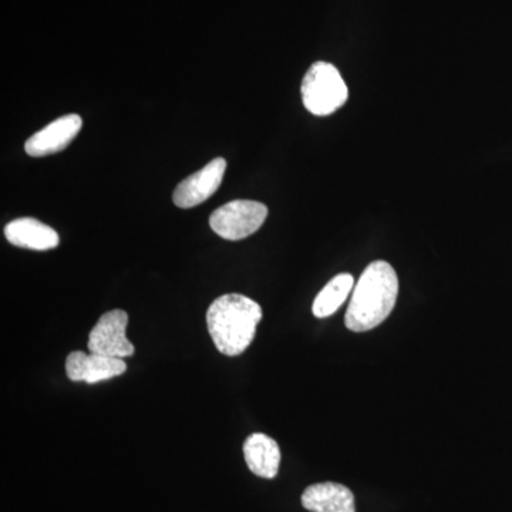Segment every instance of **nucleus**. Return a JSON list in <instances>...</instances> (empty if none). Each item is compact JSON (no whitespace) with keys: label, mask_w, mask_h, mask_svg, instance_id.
<instances>
[{"label":"nucleus","mask_w":512,"mask_h":512,"mask_svg":"<svg viewBox=\"0 0 512 512\" xmlns=\"http://www.w3.org/2000/svg\"><path fill=\"white\" fill-rule=\"evenodd\" d=\"M399 295V278L386 261L367 265L353 288L345 325L352 332H367L389 318Z\"/></svg>","instance_id":"f257e3e1"},{"label":"nucleus","mask_w":512,"mask_h":512,"mask_svg":"<svg viewBox=\"0 0 512 512\" xmlns=\"http://www.w3.org/2000/svg\"><path fill=\"white\" fill-rule=\"evenodd\" d=\"M261 319L259 303L239 293L220 296L207 311L208 332L225 356H238L249 348Z\"/></svg>","instance_id":"f03ea898"},{"label":"nucleus","mask_w":512,"mask_h":512,"mask_svg":"<svg viewBox=\"0 0 512 512\" xmlns=\"http://www.w3.org/2000/svg\"><path fill=\"white\" fill-rule=\"evenodd\" d=\"M303 106L315 116H330L348 101L349 89L338 67L328 62L313 63L303 77Z\"/></svg>","instance_id":"7ed1b4c3"},{"label":"nucleus","mask_w":512,"mask_h":512,"mask_svg":"<svg viewBox=\"0 0 512 512\" xmlns=\"http://www.w3.org/2000/svg\"><path fill=\"white\" fill-rule=\"evenodd\" d=\"M268 217L265 204L251 200L228 202L212 212L210 225L215 234L227 241H241L251 237L264 225Z\"/></svg>","instance_id":"20e7f679"},{"label":"nucleus","mask_w":512,"mask_h":512,"mask_svg":"<svg viewBox=\"0 0 512 512\" xmlns=\"http://www.w3.org/2000/svg\"><path fill=\"white\" fill-rule=\"evenodd\" d=\"M127 325L126 311L114 309V311L104 313L90 332L89 343H87L90 353L117 357V359L133 356V343L126 336Z\"/></svg>","instance_id":"39448f33"},{"label":"nucleus","mask_w":512,"mask_h":512,"mask_svg":"<svg viewBox=\"0 0 512 512\" xmlns=\"http://www.w3.org/2000/svg\"><path fill=\"white\" fill-rule=\"evenodd\" d=\"M225 170H227L225 158H215L200 171L181 181L174 191V204L178 208L188 210L207 201L221 187Z\"/></svg>","instance_id":"423d86ee"},{"label":"nucleus","mask_w":512,"mask_h":512,"mask_svg":"<svg viewBox=\"0 0 512 512\" xmlns=\"http://www.w3.org/2000/svg\"><path fill=\"white\" fill-rule=\"evenodd\" d=\"M83 127L79 114H67L37 131L26 141L25 151L30 157H46L60 153L77 137Z\"/></svg>","instance_id":"0eeeda50"},{"label":"nucleus","mask_w":512,"mask_h":512,"mask_svg":"<svg viewBox=\"0 0 512 512\" xmlns=\"http://www.w3.org/2000/svg\"><path fill=\"white\" fill-rule=\"evenodd\" d=\"M127 370L126 362L117 357L96 353L72 352L66 359V373L72 382L89 384L103 382L121 376Z\"/></svg>","instance_id":"6e6552de"},{"label":"nucleus","mask_w":512,"mask_h":512,"mask_svg":"<svg viewBox=\"0 0 512 512\" xmlns=\"http://www.w3.org/2000/svg\"><path fill=\"white\" fill-rule=\"evenodd\" d=\"M5 237L15 247L33 249V251H49L59 245V234L35 220V218H18L5 227Z\"/></svg>","instance_id":"1a4fd4ad"},{"label":"nucleus","mask_w":512,"mask_h":512,"mask_svg":"<svg viewBox=\"0 0 512 512\" xmlns=\"http://www.w3.org/2000/svg\"><path fill=\"white\" fill-rule=\"evenodd\" d=\"M302 505L311 512H356L355 495L345 485H309L302 494Z\"/></svg>","instance_id":"9d476101"},{"label":"nucleus","mask_w":512,"mask_h":512,"mask_svg":"<svg viewBox=\"0 0 512 512\" xmlns=\"http://www.w3.org/2000/svg\"><path fill=\"white\" fill-rule=\"evenodd\" d=\"M244 456L249 470L255 476L272 480L281 466V448L272 437L254 433L245 440Z\"/></svg>","instance_id":"9b49d317"},{"label":"nucleus","mask_w":512,"mask_h":512,"mask_svg":"<svg viewBox=\"0 0 512 512\" xmlns=\"http://www.w3.org/2000/svg\"><path fill=\"white\" fill-rule=\"evenodd\" d=\"M355 286V279L350 274H340L326 284L316 296L312 312L316 318L323 319L332 316L349 298Z\"/></svg>","instance_id":"f8f14e48"}]
</instances>
